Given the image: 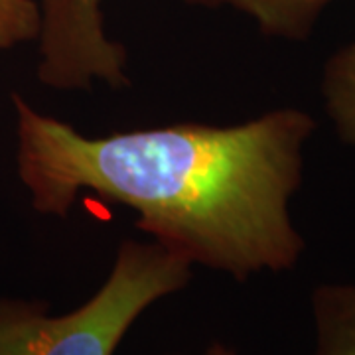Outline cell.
Segmentation results:
<instances>
[{
	"mask_svg": "<svg viewBox=\"0 0 355 355\" xmlns=\"http://www.w3.org/2000/svg\"><path fill=\"white\" fill-rule=\"evenodd\" d=\"M170 355H186V354H170ZM202 355H239V352H237L235 347H231L229 343L214 342V343H209V345L203 349Z\"/></svg>",
	"mask_w": 355,
	"mask_h": 355,
	"instance_id": "8",
	"label": "cell"
},
{
	"mask_svg": "<svg viewBox=\"0 0 355 355\" xmlns=\"http://www.w3.org/2000/svg\"><path fill=\"white\" fill-rule=\"evenodd\" d=\"M320 91L336 135L355 148V42L331 53L322 71Z\"/></svg>",
	"mask_w": 355,
	"mask_h": 355,
	"instance_id": "6",
	"label": "cell"
},
{
	"mask_svg": "<svg viewBox=\"0 0 355 355\" xmlns=\"http://www.w3.org/2000/svg\"><path fill=\"white\" fill-rule=\"evenodd\" d=\"M16 172L32 207L65 217L81 191L127 205L137 229L191 266L245 282L306 251L291 216L316 121L284 107L241 125L182 123L87 137L10 95Z\"/></svg>",
	"mask_w": 355,
	"mask_h": 355,
	"instance_id": "1",
	"label": "cell"
},
{
	"mask_svg": "<svg viewBox=\"0 0 355 355\" xmlns=\"http://www.w3.org/2000/svg\"><path fill=\"white\" fill-rule=\"evenodd\" d=\"M331 0H221L251 16L259 30L270 38L302 42L310 38L314 26Z\"/></svg>",
	"mask_w": 355,
	"mask_h": 355,
	"instance_id": "5",
	"label": "cell"
},
{
	"mask_svg": "<svg viewBox=\"0 0 355 355\" xmlns=\"http://www.w3.org/2000/svg\"><path fill=\"white\" fill-rule=\"evenodd\" d=\"M191 265L156 241H123L107 280L67 314L28 298H0V355H114L150 306L184 291Z\"/></svg>",
	"mask_w": 355,
	"mask_h": 355,
	"instance_id": "2",
	"label": "cell"
},
{
	"mask_svg": "<svg viewBox=\"0 0 355 355\" xmlns=\"http://www.w3.org/2000/svg\"><path fill=\"white\" fill-rule=\"evenodd\" d=\"M40 10L36 0H0V53L36 42Z\"/></svg>",
	"mask_w": 355,
	"mask_h": 355,
	"instance_id": "7",
	"label": "cell"
},
{
	"mask_svg": "<svg viewBox=\"0 0 355 355\" xmlns=\"http://www.w3.org/2000/svg\"><path fill=\"white\" fill-rule=\"evenodd\" d=\"M314 355H355V282H324L310 296Z\"/></svg>",
	"mask_w": 355,
	"mask_h": 355,
	"instance_id": "4",
	"label": "cell"
},
{
	"mask_svg": "<svg viewBox=\"0 0 355 355\" xmlns=\"http://www.w3.org/2000/svg\"><path fill=\"white\" fill-rule=\"evenodd\" d=\"M191 6H221V0H182ZM40 10L38 79L58 91H83L95 81L128 85L127 48L109 38L103 0H36Z\"/></svg>",
	"mask_w": 355,
	"mask_h": 355,
	"instance_id": "3",
	"label": "cell"
}]
</instances>
